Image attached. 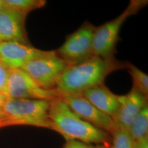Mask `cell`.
<instances>
[{"instance_id": "cell-8", "label": "cell", "mask_w": 148, "mask_h": 148, "mask_svg": "<svg viewBox=\"0 0 148 148\" xmlns=\"http://www.w3.org/2000/svg\"><path fill=\"white\" fill-rule=\"evenodd\" d=\"M70 108L85 121L111 135L116 126L111 117L98 109L82 95L60 97Z\"/></svg>"}, {"instance_id": "cell-6", "label": "cell", "mask_w": 148, "mask_h": 148, "mask_svg": "<svg viewBox=\"0 0 148 148\" xmlns=\"http://www.w3.org/2000/svg\"><path fill=\"white\" fill-rule=\"evenodd\" d=\"M69 64L52 51L47 56L34 59L22 69L38 85L46 90L56 89L61 76Z\"/></svg>"}, {"instance_id": "cell-19", "label": "cell", "mask_w": 148, "mask_h": 148, "mask_svg": "<svg viewBox=\"0 0 148 148\" xmlns=\"http://www.w3.org/2000/svg\"><path fill=\"white\" fill-rule=\"evenodd\" d=\"M134 148H148V137L144 138L134 145Z\"/></svg>"}, {"instance_id": "cell-9", "label": "cell", "mask_w": 148, "mask_h": 148, "mask_svg": "<svg viewBox=\"0 0 148 148\" xmlns=\"http://www.w3.org/2000/svg\"><path fill=\"white\" fill-rule=\"evenodd\" d=\"M52 51H43L16 41L0 42V61L10 70L22 69L29 62L47 56Z\"/></svg>"}, {"instance_id": "cell-20", "label": "cell", "mask_w": 148, "mask_h": 148, "mask_svg": "<svg viewBox=\"0 0 148 148\" xmlns=\"http://www.w3.org/2000/svg\"><path fill=\"white\" fill-rule=\"evenodd\" d=\"M8 97L5 94L0 92V116L2 114L3 107L5 103V101L7 99Z\"/></svg>"}, {"instance_id": "cell-17", "label": "cell", "mask_w": 148, "mask_h": 148, "mask_svg": "<svg viewBox=\"0 0 148 148\" xmlns=\"http://www.w3.org/2000/svg\"><path fill=\"white\" fill-rule=\"evenodd\" d=\"M10 71V70L0 61V92L7 95Z\"/></svg>"}, {"instance_id": "cell-15", "label": "cell", "mask_w": 148, "mask_h": 148, "mask_svg": "<svg viewBox=\"0 0 148 148\" xmlns=\"http://www.w3.org/2000/svg\"><path fill=\"white\" fill-rule=\"evenodd\" d=\"M126 66L132 79L133 86L139 90L146 97H148V75L133 64L126 62Z\"/></svg>"}, {"instance_id": "cell-16", "label": "cell", "mask_w": 148, "mask_h": 148, "mask_svg": "<svg viewBox=\"0 0 148 148\" xmlns=\"http://www.w3.org/2000/svg\"><path fill=\"white\" fill-rule=\"evenodd\" d=\"M111 148H134V143L127 130L116 128L111 134Z\"/></svg>"}, {"instance_id": "cell-2", "label": "cell", "mask_w": 148, "mask_h": 148, "mask_svg": "<svg viewBox=\"0 0 148 148\" xmlns=\"http://www.w3.org/2000/svg\"><path fill=\"white\" fill-rule=\"evenodd\" d=\"M48 115L51 130L61 134L65 140H76L92 145L111 144L109 133L85 121L60 97L50 101Z\"/></svg>"}, {"instance_id": "cell-18", "label": "cell", "mask_w": 148, "mask_h": 148, "mask_svg": "<svg viewBox=\"0 0 148 148\" xmlns=\"http://www.w3.org/2000/svg\"><path fill=\"white\" fill-rule=\"evenodd\" d=\"M94 145L76 140H66L63 148H93Z\"/></svg>"}, {"instance_id": "cell-22", "label": "cell", "mask_w": 148, "mask_h": 148, "mask_svg": "<svg viewBox=\"0 0 148 148\" xmlns=\"http://www.w3.org/2000/svg\"><path fill=\"white\" fill-rule=\"evenodd\" d=\"M5 7L3 0H0V11Z\"/></svg>"}, {"instance_id": "cell-3", "label": "cell", "mask_w": 148, "mask_h": 148, "mask_svg": "<svg viewBox=\"0 0 148 148\" xmlns=\"http://www.w3.org/2000/svg\"><path fill=\"white\" fill-rule=\"evenodd\" d=\"M50 101L8 98L0 116V128L25 125L51 130Z\"/></svg>"}, {"instance_id": "cell-11", "label": "cell", "mask_w": 148, "mask_h": 148, "mask_svg": "<svg viewBox=\"0 0 148 148\" xmlns=\"http://www.w3.org/2000/svg\"><path fill=\"white\" fill-rule=\"evenodd\" d=\"M27 15L4 7L0 11V42L16 41L30 45L25 27Z\"/></svg>"}, {"instance_id": "cell-12", "label": "cell", "mask_w": 148, "mask_h": 148, "mask_svg": "<svg viewBox=\"0 0 148 148\" xmlns=\"http://www.w3.org/2000/svg\"><path fill=\"white\" fill-rule=\"evenodd\" d=\"M82 95L112 119L116 116L121 104V95L113 93L104 84L85 91Z\"/></svg>"}, {"instance_id": "cell-7", "label": "cell", "mask_w": 148, "mask_h": 148, "mask_svg": "<svg viewBox=\"0 0 148 148\" xmlns=\"http://www.w3.org/2000/svg\"><path fill=\"white\" fill-rule=\"evenodd\" d=\"M7 95L14 99L51 101L60 97L55 90H46L37 84L23 69L10 70Z\"/></svg>"}, {"instance_id": "cell-13", "label": "cell", "mask_w": 148, "mask_h": 148, "mask_svg": "<svg viewBox=\"0 0 148 148\" xmlns=\"http://www.w3.org/2000/svg\"><path fill=\"white\" fill-rule=\"evenodd\" d=\"M128 132L134 145L148 137V106H145L134 119Z\"/></svg>"}, {"instance_id": "cell-1", "label": "cell", "mask_w": 148, "mask_h": 148, "mask_svg": "<svg viewBox=\"0 0 148 148\" xmlns=\"http://www.w3.org/2000/svg\"><path fill=\"white\" fill-rule=\"evenodd\" d=\"M126 62L115 57L93 56L79 63L69 65L59 80L55 90L59 97L82 95L85 91L104 84L108 75L125 69Z\"/></svg>"}, {"instance_id": "cell-21", "label": "cell", "mask_w": 148, "mask_h": 148, "mask_svg": "<svg viewBox=\"0 0 148 148\" xmlns=\"http://www.w3.org/2000/svg\"><path fill=\"white\" fill-rule=\"evenodd\" d=\"M93 148H111L110 145H97L94 146Z\"/></svg>"}, {"instance_id": "cell-14", "label": "cell", "mask_w": 148, "mask_h": 148, "mask_svg": "<svg viewBox=\"0 0 148 148\" xmlns=\"http://www.w3.org/2000/svg\"><path fill=\"white\" fill-rule=\"evenodd\" d=\"M6 8L16 12L26 14L37 9L42 8L46 4L45 0H3Z\"/></svg>"}, {"instance_id": "cell-4", "label": "cell", "mask_w": 148, "mask_h": 148, "mask_svg": "<svg viewBox=\"0 0 148 148\" xmlns=\"http://www.w3.org/2000/svg\"><path fill=\"white\" fill-rule=\"evenodd\" d=\"M146 0H132L121 14L110 21L96 27L93 42V52L95 56L103 58L115 57L119 34L125 21L135 15L147 5Z\"/></svg>"}, {"instance_id": "cell-5", "label": "cell", "mask_w": 148, "mask_h": 148, "mask_svg": "<svg viewBox=\"0 0 148 148\" xmlns=\"http://www.w3.org/2000/svg\"><path fill=\"white\" fill-rule=\"evenodd\" d=\"M96 27L85 23L66 37L63 44L56 51L57 55L69 65L79 63L94 56L93 37Z\"/></svg>"}, {"instance_id": "cell-10", "label": "cell", "mask_w": 148, "mask_h": 148, "mask_svg": "<svg viewBox=\"0 0 148 148\" xmlns=\"http://www.w3.org/2000/svg\"><path fill=\"white\" fill-rule=\"evenodd\" d=\"M148 98L133 86L126 95H121V104L114 118L116 128L128 131L134 119L145 106Z\"/></svg>"}]
</instances>
